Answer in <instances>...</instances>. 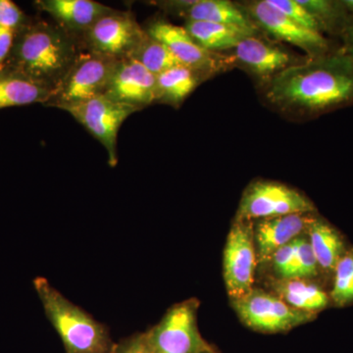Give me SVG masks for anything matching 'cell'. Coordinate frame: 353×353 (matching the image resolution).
<instances>
[{"label":"cell","mask_w":353,"mask_h":353,"mask_svg":"<svg viewBox=\"0 0 353 353\" xmlns=\"http://www.w3.org/2000/svg\"><path fill=\"white\" fill-rule=\"evenodd\" d=\"M265 99L281 112L316 117L353 105V59L343 46L308 58L267 81Z\"/></svg>","instance_id":"cell-1"},{"label":"cell","mask_w":353,"mask_h":353,"mask_svg":"<svg viewBox=\"0 0 353 353\" xmlns=\"http://www.w3.org/2000/svg\"><path fill=\"white\" fill-rule=\"evenodd\" d=\"M269 261L281 279L312 278L319 269L307 236H304L279 248Z\"/></svg>","instance_id":"cell-18"},{"label":"cell","mask_w":353,"mask_h":353,"mask_svg":"<svg viewBox=\"0 0 353 353\" xmlns=\"http://www.w3.org/2000/svg\"><path fill=\"white\" fill-rule=\"evenodd\" d=\"M81 51L78 41L54 22L32 16L31 22L16 34L1 69L17 72L53 92Z\"/></svg>","instance_id":"cell-2"},{"label":"cell","mask_w":353,"mask_h":353,"mask_svg":"<svg viewBox=\"0 0 353 353\" xmlns=\"http://www.w3.org/2000/svg\"><path fill=\"white\" fill-rule=\"evenodd\" d=\"M313 214H290L255 221L253 239L257 261L270 260L279 248L306 234Z\"/></svg>","instance_id":"cell-17"},{"label":"cell","mask_w":353,"mask_h":353,"mask_svg":"<svg viewBox=\"0 0 353 353\" xmlns=\"http://www.w3.org/2000/svg\"><path fill=\"white\" fill-rule=\"evenodd\" d=\"M314 18L320 31L334 36H343L352 24L353 16L347 12L341 0H297Z\"/></svg>","instance_id":"cell-24"},{"label":"cell","mask_w":353,"mask_h":353,"mask_svg":"<svg viewBox=\"0 0 353 353\" xmlns=\"http://www.w3.org/2000/svg\"><path fill=\"white\" fill-rule=\"evenodd\" d=\"M232 305L246 327L264 334L285 333L316 317L315 313L292 307L273 292L255 288L232 301Z\"/></svg>","instance_id":"cell-6"},{"label":"cell","mask_w":353,"mask_h":353,"mask_svg":"<svg viewBox=\"0 0 353 353\" xmlns=\"http://www.w3.org/2000/svg\"><path fill=\"white\" fill-rule=\"evenodd\" d=\"M241 8L257 28L274 39L285 41L305 51L308 58L322 57L333 50L329 39L319 32L306 29L290 20L267 0L248 2Z\"/></svg>","instance_id":"cell-12"},{"label":"cell","mask_w":353,"mask_h":353,"mask_svg":"<svg viewBox=\"0 0 353 353\" xmlns=\"http://www.w3.org/2000/svg\"><path fill=\"white\" fill-rule=\"evenodd\" d=\"M118 61L112 57L81 51L44 106L66 110L105 94Z\"/></svg>","instance_id":"cell-4"},{"label":"cell","mask_w":353,"mask_h":353,"mask_svg":"<svg viewBox=\"0 0 353 353\" xmlns=\"http://www.w3.org/2000/svg\"><path fill=\"white\" fill-rule=\"evenodd\" d=\"M146 37L148 32L134 14L114 9L83 34L80 48L81 50L121 60L131 57Z\"/></svg>","instance_id":"cell-8"},{"label":"cell","mask_w":353,"mask_h":353,"mask_svg":"<svg viewBox=\"0 0 353 353\" xmlns=\"http://www.w3.org/2000/svg\"><path fill=\"white\" fill-rule=\"evenodd\" d=\"M223 256V276L228 294L232 301L241 299L254 288L255 268L259 262L252 221L234 220Z\"/></svg>","instance_id":"cell-10"},{"label":"cell","mask_w":353,"mask_h":353,"mask_svg":"<svg viewBox=\"0 0 353 353\" xmlns=\"http://www.w3.org/2000/svg\"><path fill=\"white\" fill-rule=\"evenodd\" d=\"M52 92L17 72L0 69V110L41 103L46 105Z\"/></svg>","instance_id":"cell-20"},{"label":"cell","mask_w":353,"mask_h":353,"mask_svg":"<svg viewBox=\"0 0 353 353\" xmlns=\"http://www.w3.org/2000/svg\"><path fill=\"white\" fill-rule=\"evenodd\" d=\"M348 13L353 16V0H341Z\"/></svg>","instance_id":"cell-32"},{"label":"cell","mask_w":353,"mask_h":353,"mask_svg":"<svg viewBox=\"0 0 353 353\" xmlns=\"http://www.w3.org/2000/svg\"><path fill=\"white\" fill-rule=\"evenodd\" d=\"M153 6L159 7L171 15L183 18L185 22L203 21L259 32V28L241 6L228 0H170L155 1Z\"/></svg>","instance_id":"cell-14"},{"label":"cell","mask_w":353,"mask_h":353,"mask_svg":"<svg viewBox=\"0 0 353 353\" xmlns=\"http://www.w3.org/2000/svg\"><path fill=\"white\" fill-rule=\"evenodd\" d=\"M201 353H217L215 352L214 348H211V350H206V352H203Z\"/></svg>","instance_id":"cell-33"},{"label":"cell","mask_w":353,"mask_h":353,"mask_svg":"<svg viewBox=\"0 0 353 353\" xmlns=\"http://www.w3.org/2000/svg\"><path fill=\"white\" fill-rule=\"evenodd\" d=\"M111 353H153L145 333L132 334L115 343Z\"/></svg>","instance_id":"cell-29"},{"label":"cell","mask_w":353,"mask_h":353,"mask_svg":"<svg viewBox=\"0 0 353 353\" xmlns=\"http://www.w3.org/2000/svg\"><path fill=\"white\" fill-rule=\"evenodd\" d=\"M199 306L196 299L176 303L157 325L145 332L153 353H201L213 348L197 326Z\"/></svg>","instance_id":"cell-5"},{"label":"cell","mask_w":353,"mask_h":353,"mask_svg":"<svg viewBox=\"0 0 353 353\" xmlns=\"http://www.w3.org/2000/svg\"><path fill=\"white\" fill-rule=\"evenodd\" d=\"M32 16L26 14L11 0H0V26L17 34L31 22Z\"/></svg>","instance_id":"cell-28"},{"label":"cell","mask_w":353,"mask_h":353,"mask_svg":"<svg viewBox=\"0 0 353 353\" xmlns=\"http://www.w3.org/2000/svg\"><path fill=\"white\" fill-rule=\"evenodd\" d=\"M267 1L270 6L275 7L288 18L301 26V27L321 32L314 18L303 6L297 2V0H267Z\"/></svg>","instance_id":"cell-27"},{"label":"cell","mask_w":353,"mask_h":353,"mask_svg":"<svg viewBox=\"0 0 353 353\" xmlns=\"http://www.w3.org/2000/svg\"><path fill=\"white\" fill-rule=\"evenodd\" d=\"M104 97L143 110L157 103V76L132 58L118 61Z\"/></svg>","instance_id":"cell-13"},{"label":"cell","mask_w":353,"mask_h":353,"mask_svg":"<svg viewBox=\"0 0 353 353\" xmlns=\"http://www.w3.org/2000/svg\"><path fill=\"white\" fill-rule=\"evenodd\" d=\"M231 51L230 57L234 60V63L267 81L290 66L303 61L296 59L282 46L260 38L259 34L241 39Z\"/></svg>","instance_id":"cell-15"},{"label":"cell","mask_w":353,"mask_h":353,"mask_svg":"<svg viewBox=\"0 0 353 353\" xmlns=\"http://www.w3.org/2000/svg\"><path fill=\"white\" fill-rule=\"evenodd\" d=\"M313 202L303 192L273 181L259 180L243 192L234 220L267 219L290 214H313Z\"/></svg>","instance_id":"cell-7"},{"label":"cell","mask_w":353,"mask_h":353,"mask_svg":"<svg viewBox=\"0 0 353 353\" xmlns=\"http://www.w3.org/2000/svg\"><path fill=\"white\" fill-rule=\"evenodd\" d=\"M145 30L148 36L167 46L181 64L194 70L204 81L226 71L234 63L231 57L202 48L181 26L155 20Z\"/></svg>","instance_id":"cell-9"},{"label":"cell","mask_w":353,"mask_h":353,"mask_svg":"<svg viewBox=\"0 0 353 353\" xmlns=\"http://www.w3.org/2000/svg\"><path fill=\"white\" fill-rule=\"evenodd\" d=\"M34 6L48 13L53 22L61 28L80 46L83 34L113 8L92 0H37Z\"/></svg>","instance_id":"cell-16"},{"label":"cell","mask_w":353,"mask_h":353,"mask_svg":"<svg viewBox=\"0 0 353 353\" xmlns=\"http://www.w3.org/2000/svg\"><path fill=\"white\" fill-rule=\"evenodd\" d=\"M306 234L318 266L324 270L334 272L345 254V245L340 233L326 221L315 217L309 225Z\"/></svg>","instance_id":"cell-23"},{"label":"cell","mask_w":353,"mask_h":353,"mask_svg":"<svg viewBox=\"0 0 353 353\" xmlns=\"http://www.w3.org/2000/svg\"><path fill=\"white\" fill-rule=\"evenodd\" d=\"M64 111L104 146L108 154V164L111 167L117 166L120 128L132 114L141 110L102 95Z\"/></svg>","instance_id":"cell-11"},{"label":"cell","mask_w":353,"mask_h":353,"mask_svg":"<svg viewBox=\"0 0 353 353\" xmlns=\"http://www.w3.org/2000/svg\"><path fill=\"white\" fill-rule=\"evenodd\" d=\"M331 297L338 305L353 301V252L345 253L334 268Z\"/></svg>","instance_id":"cell-26"},{"label":"cell","mask_w":353,"mask_h":353,"mask_svg":"<svg viewBox=\"0 0 353 353\" xmlns=\"http://www.w3.org/2000/svg\"><path fill=\"white\" fill-rule=\"evenodd\" d=\"M204 79L194 70L176 65L157 76V103L179 108Z\"/></svg>","instance_id":"cell-22"},{"label":"cell","mask_w":353,"mask_h":353,"mask_svg":"<svg viewBox=\"0 0 353 353\" xmlns=\"http://www.w3.org/2000/svg\"><path fill=\"white\" fill-rule=\"evenodd\" d=\"M15 36V32L0 26V69L6 64L10 55Z\"/></svg>","instance_id":"cell-30"},{"label":"cell","mask_w":353,"mask_h":353,"mask_svg":"<svg viewBox=\"0 0 353 353\" xmlns=\"http://www.w3.org/2000/svg\"><path fill=\"white\" fill-rule=\"evenodd\" d=\"M308 279H272L269 287L274 294L292 307L315 313L328 305V294Z\"/></svg>","instance_id":"cell-19"},{"label":"cell","mask_w":353,"mask_h":353,"mask_svg":"<svg viewBox=\"0 0 353 353\" xmlns=\"http://www.w3.org/2000/svg\"><path fill=\"white\" fill-rule=\"evenodd\" d=\"M343 39V48L345 52L350 55L353 59V21L352 24L348 26L343 32V36L341 37Z\"/></svg>","instance_id":"cell-31"},{"label":"cell","mask_w":353,"mask_h":353,"mask_svg":"<svg viewBox=\"0 0 353 353\" xmlns=\"http://www.w3.org/2000/svg\"><path fill=\"white\" fill-rule=\"evenodd\" d=\"M130 58L137 60L154 76L181 64L167 46L148 34Z\"/></svg>","instance_id":"cell-25"},{"label":"cell","mask_w":353,"mask_h":353,"mask_svg":"<svg viewBox=\"0 0 353 353\" xmlns=\"http://www.w3.org/2000/svg\"><path fill=\"white\" fill-rule=\"evenodd\" d=\"M44 314L61 339L65 353H111L114 343L105 325L70 301L48 279L32 281Z\"/></svg>","instance_id":"cell-3"},{"label":"cell","mask_w":353,"mask_h":353,"mask_svg":"<svg viewBox=\"0 0 353 353\" xmlns=\"http://www.w3.org/2000/svg\"><path fill=\"white\" fill-rule=\"evenodd\" d=\"M183 28L199 46L217 53L234 50L241 39L259 34L234 26L203 21H187Z\"/></svg>","instance_id":"cell-21"}]
</instances>
